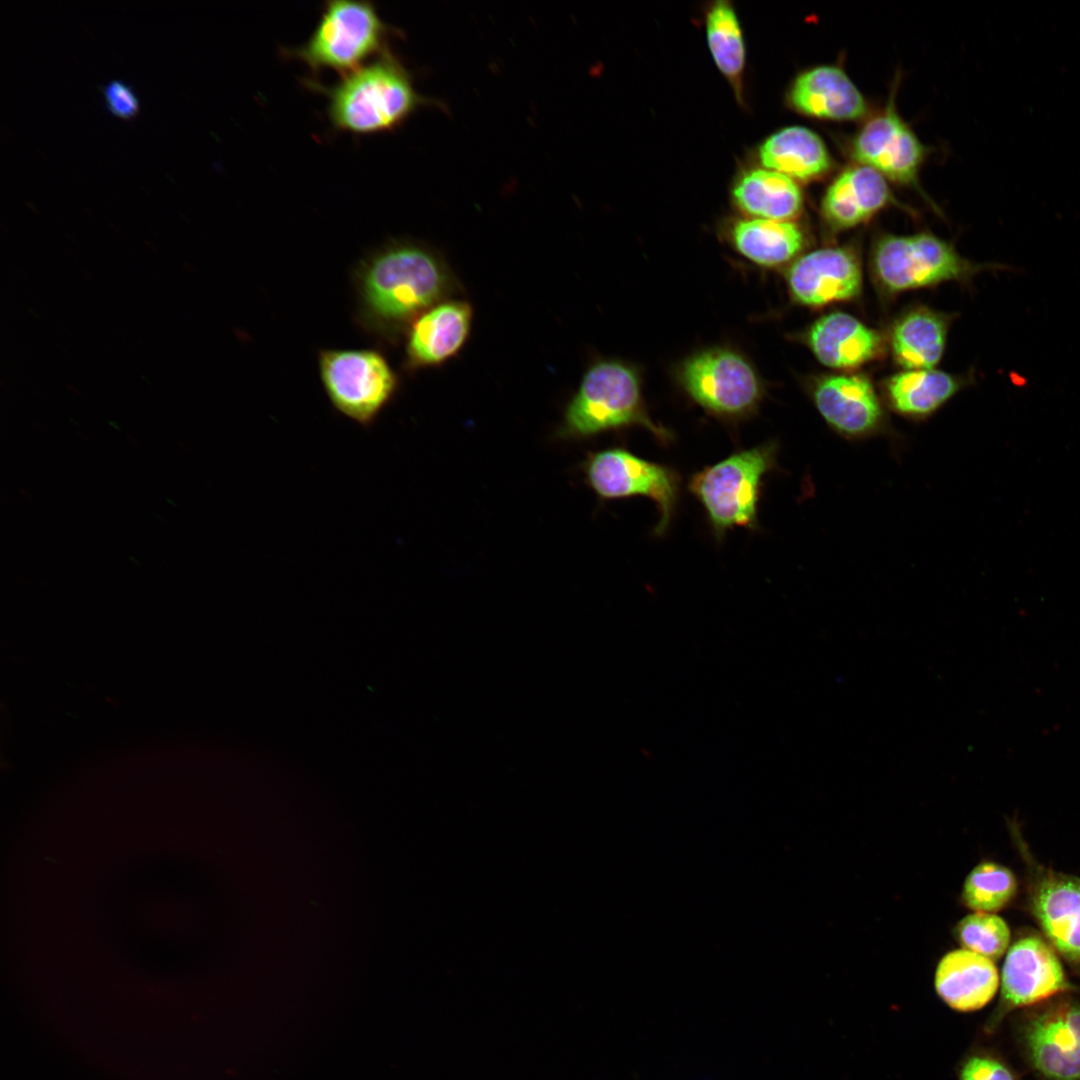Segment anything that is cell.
Masks as SVG:
<instances>
[{
  "label": "cell",
  "mask_w": 1080,
  "mask_h": 1080,
  "mask_svg": "<svg viewBox=\"0 0 1080 1080\" xmlns=\"http://www.w3.org/2000/svg\"><path fill=\"white\" fill-rule=\"evenodd\" d=\"M958 1080H1020L1000 1056L986 1050L973 1051L959 1064Z\"/></svg>",
  "instance_id": "cell-29"
},
{
  "label": "cell",
  "mask_w": 1080,
  "mask_h": 1080,
  "mask_svg": "<svg viewBox=\"0 0 1080 1080\" xmlns=\"http://www.w3.org/2000/svg\"><path fill=\"white\" fill-rule=\"evenodd\" d=\"M631 427L648 430L662 445L673 440V433L651 418L635 368L618 360L595 363L565 409L561 434L583 439Z\"/></svg>",
  "instance_id": "cell-3"
},
{
  "label": "cell",
  "mask_w": 1080,
  "mask_h": 1080,
  "mask_svg": "<svg viewBox=\"0 0 1080 1080\" xmlns=\"http://www.w3.org/2000/svg\"><path fill=\"white\" fill-rule=\"evenodd\" d=\"M891 201L886 178L878 171L857 164L843 170L827 188L821 212L835 231L865 223Z\"/></svg>",
  "instance_id": "cell-17"
},
{
  "label": "cell",
  "mask_w": 1080,
  "mask_h": 1080,
  "mask_svg": "<svg viewBox=\"0 0 1080 1080\" xmlns=\"http://www.w3.org/2000/svg\"><path fill=\"white\" fill-rule=\"evenodd\" d=\"M1014 270L1002 263H975L949 243L929 233L886 235L873 251V270L890 292L932 286L945 281H968L983 270Z\"/></svg>",
  "instance_id": "cell-7"
},
{
  "label": "cell",
  "mask_w": 1080,
  "mask_h": 1080,
  "mask_svg": "<svg viewBox=\"0 0 1080 1080\" xmlns=\"http://www.w3.org/2000/svg\"><path fill=\"white\" fill-rule=\"evenodd\" d=\"M318 364L334 409L364 428L374 425L397 391V376L377 350L322 349Z\"/></svg>",
  "instance_id": "cell-8"
},
{
  "label": "cell",
  "mask_w": 1080,
  "mask_h": 1080,
  "mask_svg": "<svg viewBox=\"0 0 1080 1080\" xmlns=\"http://www.w3.org/2000/svg\"><path fill=\"white\" fill-rule=\"evenodd\" d=\"M759 158L765 168L799 181L822 177L832 166L824 141L803 126L785 127L770 135L759 148Z\"/></svg>",
  "instance_id": "cell-21"
},
{
  "label": "cell",
  "mask_w": 1080,
  "mask_h": 1080,
  "mask_svg": "<svg viewBox=\"0 0 1080 1080\" xmlns=\"http://www.w3.org/2000/svg\"><path fill=\"white\" fill-rule=\"evenodd\" d=\"M1074 990L1053 949L1036 935L1021 937L1007 953L1000 1000L985 1023V1032L993 1033L1016 1009L1033 1007Z\"/></svg>",
  "instance_id": "cell-11"
},
{
  "label": "cell",
  "mask_w": 1080,
  "mask_h": 1080,
  "mask_svg": "<svg viewBox=\"0 0 1080 1080\" xmlns=\"http://www.w3.org/2000/svg\"><path fill=\"white\" fill-rule=\"evenodd\" d=\"M1016 891L1017 880L1008 868L994 862H982L966 877L961 900L975 912L993 913L1004 908Z\"/></svg>",
  "instance_id": "cell-27"
},
{
  "label": "cell",
  "mask_w": 1080,
  "mask_h": 1080,
  "mask_svg": "<svg viewBox=\"0 0 1080 1080\" xmlns=\"http://www.w3.org/2000/svg\"><path fill=\"white\" fill-rule=\"evenodd\" d=\"M583 471L589 487L603 500L650 499L659 513L654 534L666 533L676 514L681 489V477L674 468L616 446L588 455Z\"/></svg>",
  "instance_id": "cell-9"
},
{
  "label": "cell",
  "mask_w": 1080,
  "mask_h": 1080,
  "mask_svg": "<svg viewBox=\"0 0 1080 1080\" xmlns=\"http://www.w3.org/2000/svg\"><path fill=\"white\" fill-rule=\"evenodd\" d=\"M1030 905L1053 947L1080 972V879L1033 870Z\"/></svg>",
  "instance_id": "cell-15"
},
{
  "label": "cell",
  "mask_w": 1080,
  "mask_h": 1080,
  "mask_svg": "<svg viewBox=\"0 0 1080 1080\" xmlns=\"http://www.w3.org/2000/svg\"><path fill=\"white\" fill-rule=\"evenodd\" d=\"M934 987L952 1010L972 1012L986 1006L999 987L993 961L966 949L946 953L938 962Z\"/></svg>",
  "instance_id": "cell-19"
},
{
  "label": "cell",
  "mask_w": 1080,
  "mask_h": 1080,
  "mask_svg": "<svg viewBox=\"0 0 1080 1080\" xmlns=\"http://www.w3.org/2000/svg\"><path fill=\"white\" fill-rule=\"evenodd\" d=\"M786 281L797 303L819 307L856 297L862 288V270L850 249L822 248L798 258L788 269Z\"/></svg>",
  "instance_id": "cell-14"
},
{
  "label": "cell",
  "mask_w": 1080,
  "mask_h": 1080,
  "mask_svg": "<svg viewBox=\"0 0 1080 1080\" xmlns=\"http://www.w3.org/2000/svg\"><path fill=\"white\" fill-rule=\"evenodd\" d=\"M706 36L712 58L723 75L740 90L745 66V44L734 8L727 1L714 2L706 14Z\"/></svg>",
  "instance_id": "cell-26"
},
{
  "label": "cell",
  "mask_w": 1080,
  "mask_h": 1080,
  "mask_svg": "<svg viewBox=\"0 0 1080 1080\" xmlns=\"http://www.w3.org/2000/svg\"><path fill=\"white\" fill-rule=\"evenodd\" d=\"M964 383L957 377L936 369L905 370L885 383L890 407L911 419H922L942 407Z\"/></svg>",
  "instance_id": "cell-25"
},
{
  "label": "cell",
  "mask_w": 1080,
  "mask_h": 1080,
  "mask_svg": "<svg viewBox=\"0 0 1080 1080\" xmlns=\"http://www.w3.org/2000/svg\"><path fill=\"white\" fill-rule=\"evenodd\" d=\"M953 934L963 949L992 961L1006 952L1010 942V930L1005 921L986 912L965 916L956 924Z\"/></svg>",
  "instance_id": "cell-28"
},
{
  "label": "cell",
  "mask_w": 1080,
  "mask_h": 1080,
  "mask_svg": "<svg viewBox=\"0 0 1080 1080\" xmlns=\"http://www.w3.org/2000/svg\"><path fill=\"white\" fill-rule=\"evenodd\" d=\"M732 194L737 207L751 218L791 221L803 206L795 180L767 168L744 173Z\"/></svg>",
  "instance_id": "cell-22"
},
{
  "label": "cell",
  "mask_w": 1080,
  "mask_h": 1080,
  "mask_svg": "<svg viewBox=\"0 0 1080 1080\" xmlns=\"http://www.w3.org/2000/svg\"><path fill=\"white\" fill-rule=\"evenodd\" d=\"M734 248L751 262L777 267L792 260L802 250L805 238L792 221L746 218L730 229Z\"/></svg>",
  "instance_id": "cell-24"
},
{
  "label": "cell",
  "mask_w": 1080,
  "mask_h": 1080,
  "mask_svg": "<svg viewBox=\"0 0 1080 1080\" xmlns=\"http://www.w3.org/2000/svg\"><path fill=\"white\" fill-rule=\"evenodd\" d=\"M354 286L359 325L375 337L389 339L436 304L448 287V278L428 250L392 242L361 260Z\"/></svg>",
  "instance_id": "cell-1"
},
{
  "label": "cell",
  "mask_w": 1080,
  "mask_h": 1080,
  "mask_svg": "<svg viewBox=\"0 0 1080 1080\" xmlns=\"http://www.w3.org/2000/svg\"><path fill=\"white\" fill-rule=\"evenodd\" d=\"M307 85L328 98L333 128L353 134L391 131L419 108L433 104L416 91L410 72L389 49L334 85L314 80Z\"/></svg>",
  "instance_id": "cell-2"
},
{
  "label": "cell",
  "mask_w": 1080,
  "mask_h": 1080,
  "mask_svg": "<svg viewBox=\"0 0 1080 1080\" xmlns=\"http://www.w3.org/2000/svg\"><path fill=\"white\" fill-rule=\"evenodd\" d=\"M1015 1034L1039 1080H1080V1002L1057 997L1018 1017Z\"/></svg>",
  "instance_id": "cell-10"
},
{
  "label": "cell",
  "mask_w": 1080,
  "mask_h": 1080,
  "mask_svg": "<svg viewBox=\"0 0 1080 1080\" xmlns=\"http://www.w3.org/2000/svg\"><path fill=\"white\" fill-rule=\"evenodd\" d=\"M676 378L694 403L728 423L751 418L765 394L751 362L726 347H711L690 355L678 366Z\"/></svg>",
  "instance_id": "cell-6"
},
{
  "label": "cell",
  "mask_w": 1080,
  "mask_h": 1080,
  "mask_svg": "<svg viewBox=\"0 0 1080 1080\" xmlns=\"http://www.w3.org/2000/svg\"><path fill=\"white\" fill-rule=\"evenodd\" d=\"M792 106L800 113L825 120L850 121L862 118L867 103L843 69L821 65L799 74L789 92Z\"/></svg>",
  "instance_id": "cell-16"
},
{
  "label": "cell",
  "mask_w": 1080,
  "mask_h": 1080,
  "mask_svg": "<svg viewBox=\"0 0 1080 1080\" xmlns=\"http://www.w3.org/2000/svg\"><path fill=\"white\" fill-rule=\"evenodd\" d=\"M851 153L857 164L878 171L886 179L910 184L926 152L891 104L864 123L852 142Z\"/></svg>",
  "instance_id": "cell-13"
},
{
  "label": "cell",
  "mask_w": 1080,
  "mask_h": 1080,
  "mask_svg": "<svg viewBox=\"0 0 1080 1080\" xmlns=\"http://www.w3.org/2000/svg\"><path fill=\"white\" fill-rule=\"evenodd\" d=\"M810 395L825 422L846 439H866L887 431L884 409L865 376L820 377L812 384Z\"/></svg>",
  "instance_id": "cell-12"
},
{
  "label": "cell",
  "mask_w": 1080,
  "mask_h": 1080,
  "mask_svg": "<svg viewBox=\"0 0 1080 1080\" xmlns=\"http://www.w3.org/2000/svg\"><path fill=\"white\" fill-rule=\"evenodd\" d=\"M778 443L741 449L692 474L689 492L702 505L717 541L734 528H759L763 481L777 466Z\"/></svg>",
  "instance_id": "cell-4"
},
{
  "label": "cell",
  "mask_w": 1080,
  "mask_h": 1080,
  "mask_svg": "<svg viewBox=\"0 0 1080 1080\" xmlns=\"http://www.w3.org/2000/svg\"><path fill=\"white\" fill-rule=\"evenodd\" d=\"M369 1H326L310 37L285 55L304 62L313 73L331 69L346 75L384 51L394 34Z\"/></svg>",
  "instance_id": "cell-5"
},
{
  "label": "cell",
  "mask_w": 1080,
  "mask_h": 1080,
  "mask_svg": "<svg viewBox=\"0 0 1080 1080\" xmlns=\"http://www.w3.org/2000/svg\"><path fill=\"white\" fill-rule=\"evenodd\" d=\"M106 110L123 120L135 118L140 109L139 99L134 89L121 79H111L102 87Z\"/></svg>",
  "instance_id": "cell-30"
},
{
  "label": "cell",
  "mask_w": 1080,
  "mask_h": 1080,
  "mask_svg": "<svg viewBox=\"0 0 1080 1080\" xmlns=\"http://www.w3.org/2000/svg\"><path fill=\"white\" fill-rule=\"evenodd\" d=\"M471 318V307L463 301L434 305L420 314L408 332V367L439 364L454 355L467 338Z\"/></svg>",
  "instance_id": "cell-18"
},
{
  "label": "cell",
  "mask_w": 1080,
  "mask_h": 1080,
  "mask_svg": "<svg viewBox=\"0 0 1080 1080\" xmlns=\"http://www.w3.org/2000/svg\"><path fill=\"white\" fill-rule=\"evenodd\" d=\"M805 338L817 360L834 369L859 367L874 359L882 345L874 329L843 312L816 320Z\"/></svg>",
  "instance_id": "cell-20"
},
{
  "label": "cell",
  "mask_w": 1080,
  "mask_h": 1080,
  "mask_svg": "<svg viewBox=\"0 0 1080 1080\" xmlns=\"http://www.w3.org/2000/svg\"><path fill=\"white\" fill-rule=\"evenodd\" d=\"M948 321L944 315L918 307L902 315L891 333L895 361L906 370L933 369L946 343Z\"/></svg>",
  "instance_id": "cell-23"
}]
</instances>
